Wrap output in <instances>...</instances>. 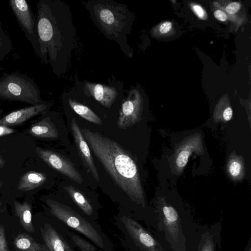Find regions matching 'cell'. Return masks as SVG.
Listing matches in <instances>:
<instances>
[{
  "instance_id": "1",
  "label": "cell",
  "mask_w": 251,
  "mask_h": 251,
  "mask_svg": "<svg viewBox=\"0 0 251 251\" xmlns=\"http://www.w3.org/2000/svg\"><path fill=\"white\" fill-rule=\"evenodd\" d=\"M36 17L41 61L50 64L53 74L60 77L68 70L76 43L71 9L61 0H40Z\"/></svg>"
},
{
  "instance_id": "2",
  "label": "cell",
  "mask_w": 251,
  "mask_h": 251,
  "mask_svg": "<svg viewBox=\"0 0 251 251\" xmlns=\"http://www.w3.org/2000/svg\"><path fill=\"white\" fill-rule=\"evenodd\" d=\"M81 132L90 150L113 181L129 197L142 208L146 206L144 191L136 164L117 142L86 128Z\"/></svg>"
},
{
  "instance_id": "3",
  "label": "cell",
  "mask_w": 251,
  "mask_h": 251,
  "mask_svg": "<svg viewBox=\"0 0 251 251\" xmlns=\"http://www.w3.org/2000/svg\"><path fill=\"white\" fill-rule=\"evenodd\" d=\"M83 3L100 32L108 40L115 42L127 57L132 58L133 51L127 37L133 16L126 5L113 0H91Z\"/></svg>"
},
{
  "instance_id": "4",
  "label": "cell",
  "mask_w": 251,
  "mask_h": 251,
  "mask_svg": "<svg viewBox=\"0 0 251 251\" xmlns=\"http://www.w3.org/2000/svg\"><path fill=\"white\" fill-rule=\"evenodd\" d=\"M46 203L50 212L61 222L80 232L102 251H112L107 238L95 221L55 200L47 199Z\"/></svg>"
},
{
  "instance_id": "5",
  "label": "cell",
  "mask_w": 251,
  "mask_h": 251,
  "mask_svg": "<svg viewBox=\"0 0 251 251\" xmlns=\"http://www.w3.org/2000/svg\"><path fill=\"white\" fill-rule=\"evenodd\" d=\"M0 99L31 105L44 102L41 97L40 90L33 79L18 72L4 74L0 77Z\"/></svg>"
},
{
  "instance_id": "6",
  "label": "cell",
  "mask_w": 251,
  "mask_h": 251,
  "mask_svg": "<svg viewBox=\"0 0 251 251\" xmlns=\"http://www.w3.org/2000/svg\"><path fill=\"white\" fill-rule=\"evenodd\" d=\"M82 98L109 109L125 98L124 86L119 80L109 79L108 82L97 83L84 80L77 81L73 87Z\"/></svg>"
},
{
  "instance_id": "7",
  "label": "cell",
  "mask_w": 251,
  "mask_h": 251,
  "mask_svg": "<svg viewBox=\"0 0 251 251\" xmlns=\"http://www.w3.org/2000/svg\"><path fill=\"white\" fill-rule=\"evenodd\" d=\"M158 226L174 251H186L181 220L176 210L161 201L157 206Z\"/></svg>"
},
{
  "instance_id": "8",
  "label": "cell",
  "mask_w": 251,
  "mask_h": 251,
  "mask_svg": "<svg viewBox=\"0 0 251 251\" xmlns=\"http://www.w3.org/2000/svg\"><path fill=\"white\" fill-rule=\"evenodd\" d=\"M8 3L25 36L41 60L37 20L31 8L25 0H10Z\"/></svg>"
},
{
  "instance_id": "9",
  "label": "cell",
  "mask_w": 251,
  "mask_h": 251,
  "mask_svg": "<svg viewBox=\"0 0 251 251\" xmlns=\"http://www.w3.org/2000/svg\"><path fill=\"white\" fill-rule=\"evenodd\" d=\"M119 227L126 239H130L142 251H163L157 241L138 221L132 217L124 215L117 218Z\"/></svg>"
},
{
  "instance_id": "10",
  "label": "cell",
  "mask_w": 251,
  "mask_h": 251,
  "mask_svg": "<svg viewBox=\"0 0 251 251\" xmlns=\"http://www.w3.org/2000/svg\"><path fill=\"white\" fill-rule=\"evenodd\" d=\"M124 98L119 111L117 126L126 129L138 123L141 119L142 100L136 88L131 86Z\"/></svg>"
},
{
  "instance_id": "11",
  "label": "cell",
  "mask_w": 251,
  "mask_h": 251,
  "mask_svg": "<svg viewBox=\"0 0 251 251\" xmlns=\"http://www.w3.org/2000/svg\"><path fill=\"white\" fill-rule=\"evenodd\" d=\"M35 151L50 168L79 184L83 182V178L78 170L66 157L53 151L39 147L36 148Z\"/></svg>"
},
{
  "instance_id": "12",
  "label": "cell",
  "mask_w": 251,
  "mask_h": 251,
  "mask_svg": "<svg viewBox=\"0 0 251 251\" xmlns=\"http://www.w3.org/2000/svg\"><path fill=\"white\" fill-rule=\"evenodd\" d=\"M71 129L79 155L86 170L92 174L95 179L99 182V176L90 149L75 117H73L71 120Z\"/></svg>"
},
{
  "instance_id": "13",
  "label": "cell",
  "mask_w": 251,
  "mask_h": 251,
  "mask_svg": "<svg viewBox=\"0 0 251 251\" xmlns=\"http://www.w3.org/2000/svg\"><path fill=\"white\" fill-rule=\"evenodd\" d=\"M50 106V102L44 101L13 111L0 119V126H7L21 124L31 118L45 113Z\"/></svg>"
},
{
  "instance_id": "14",
  "label": "cell",
  "mask_w": 251,
  "mask_h": 251,
  "mask_svg": "<svg viewBox=\"0 0 251 251\" xmlns=\"http://www.w3.org/2000/svg\"><path fill=\"white\" fill-rule=\"evenodd\" d=\"M203 151L201 137L199 134H195L188 138L178 149L176 157V166L178 170H181L186 165L189 157L193 152L198 154Z\"/></svg>"
},
{
  "instance_id": "15",
  "label": "cell",
  "mask_w": 251,
  "mask_h": 251,
  "mask_svg": "<svg viewBox=\"0 0 251 251\" xmlns=\"http://www.w3.org/2000/svg\"><path fill=\"white\" fill-rule=\"evenodd\" d=\"M42 238L49 251H73L68 244L50 224L40 228Z\"/></svg>"
},
{
  "instance_id": "16",
  "label": "cell",
  "mask_w": 251,
  "mask_h": 251,
  "mask_svg": "<svg viewBox=\"0 0 251 251\" xmlns=\"http://www.w3.org/2000/svg\"><path fill=\"white\" fill-rule=\"evenodd\" d=\"M70 108L87 121L97 125H101V119L89 106L80 102L70 89L62 95Z\"/></svg>"
},
{
  "instance_id": "17",
  "label": "cell",
  "mask_w": 251,
  "mask_h": 251,
  "mask_svg": "<svg viewBox=\"0 0 251 251\" xmlns=\"http://www.w3.org/2000/svg\"><path fill=\"white\" fill-rule=\"evenodd\" d=\"M64 189L85 217L93 221L97 219V211L93 205L82 193L71 185L64 187Z\"/></svg>"
},
{
  "instance_id": "18",
  "label": "cell",
  "mask_w": 251,
  "mask_h": 251,
  "mask_svg": "<svg viewBox=\"0 0 251 251\" xmlns=\"http://www.w3.org/2000/svg\"><path fill=\"white\" fill-rule=\"evenodd\" d=\"M28 133L40 138L56 139L58 136V130L50 117H46L33 124Z\"/></svg>"
},
{
  "instance_id": "19",
  "label": "cell",
  "mask_w": 251,
  "mask_h": 251,
  "mask_svg": "<svg viewBox=\"0 0 251 251\" xmlns=\"http://www.w3.org/2000/svg\"><path fill=\"white\" fill-rule=\"evenodd\" d=\"M47 179V175L44 173L29 171L21 176L17 189L22 191L32 190L40 187Z\"/></svg>"
},
{
  "instance_id": "20",
  "label": "cell",
  "mask_w": 251,
  "mask_h": 251,
  "mask_svg": "<svg viewBox=\"0 0 251 251\" xmlns=\"http://www.w3.org/2000/svg\"><path fill=\"white\" fill-rule=\"evenodd\" d=\"M14 211L22 227L28 232L34 233L35 229L32 220V207L27 202H21L16 200L14 202Z\"/></svg>"
},
{
  "instance_id": "21",
  "label": "cell",
  "mask_w": 251,
  "mask_h": 251,
  "mask_svg": "<svg viewBox=\"0 0 251 251\" xmlns=\"http://www.w3.org/2000/svg\"><path fill=\"white\" fill-rule=\"evenodd\" d=\"M13 244L18 251H47L46 246L37 243L30 235L20 233L14 238Z\"/></svg>"
},
{
  "instance_id": "22",
  "label": "cell",
  "mask_w": 251,
  "mask_h": 251,
  "mask_svg": "<svg viewBox=\"0 0 251 251\" xmlns=\"http://www.w3.org/2000/svg\"><path fill=\"white\" fill-rule=\"evenodd\" d=\"M12 49V40L0 22V63L11 51Z\"/></svg>"
},
{
  "instance_id": "23",
  "label": "cell",
  "mask_w": 251,
  "mask_h": 251,
  "mask_svg": "<svg viewBox=\"0 0 251 251\" xmlns=\"http://www.w3.org/2000/svg\"><path fill=\"white\" fill-rule=\"evenodd\" d=\"M68 236L70 240L74 243L81 251H96L97 247L82 237L75 234L74 233L68 232Z\"/></svg>"
},
{
  "instance_id": "24",
  "label": "cell",
  "mask_w": 251,
  "mask_h": 251,
  "mask_svg": "<svg viewBox=\"0 0 251 251\" xmlns=\"http://www.w3.org/2000/svg\"><path fill=\"white\" fill-rule=\"evenodd\" d=\"M216 244L213 235L206 232L201 235L198 251H215Z\"/></svg>"
},
{
  "instance_id": "25",
  "label": "cell",
  "mask_w": 251,
  "mask_h": 251,
  "mask_svg": "<svg viewBox=\"0 0 251 251\" xmlns=\"http://www.w3.org/2000/svg\"><path fill=\"white\" fill-rule=\"evenodd\" d=\"M0 251H9L4 226L0 224Z\"/></svg>"
},
{
  "instance_id": "26",
  "label": "cell",
  "mask_w": 251,
  "mask_h": 251,
  "mask_svg": "<svg viewBox=\"0 0 251 251\" xmlns=\"http://www.w3.org/2000/svg\"><path fill=\"white\" fill-rule=\"evenodd\" d=\"M241 169V164L235 161L230 164L229 168V172L233 176H238L240 173Z\"/></svg>"
},
{
  "instance_id": "27",
  "label": "cell",
  "mask_w": 251,
  "mask_h": 251,
  "mask_svg": "<svg viewBox=\"0 0 251 251\" xmlns=\"http://www.w3.org/2000/svg\"><path fill=\"white\" fill-rule=\"evenodd\" d=\"M241 4L238 2H232L229 3L226 8V11L230 14H233L237 13L240 9Z\"/></svg>"
},
{
  "instance_id": "28",
  "label": "cell",
  "mask_w": 251,
  "mask_h": 251,
  "mask_svg": "<svg viewBox=\"0 0 251 251\" xmlns=\"http://www.w3.org/2000/svg\"><path fill=\"white\" fill-rule=\"evenodd\" d=\"M193 10L196 14L201 19L205 20L207 18V15L203 8L198 4L193 5Z\"/></svg>"
},
{
  "instance_id": "29",
  "label": "cell",
  "mask_w": 251,
  "mask_h": 251,
  "mask_svg": "<svg viewBox=\"0 0 251 251\" xmlns=\"http://www.w3.org/2000/svg\"><path fill=\"white\" fill-rule=\"evenodd\" d=\"M172 24L170 22H166L163 23L159 28V30L162 33H166L168 32L172 28Z\"/></svg>"
},
{
  "instance_id": "30",
  "label": "cell",
  "mask_w": 251,
  "mask_h": 251,
  "mask_svg": "<svg viewBox=\"0 0 251 251\" xmlns=\"http://www.w3.org/2000/svg\"><path fill=\"white\" fill-rule=\"evenodd\" d=\"M14 130L8 126H0V137L11 134Z\"/></svg>"
},
{
  "instance_id": "31",
  "label": "cell",
  "mask_w": 251,
  "mask_h": 251,
  "mask_svg": "<svg viewBox=\"0 0 251 251\" xmlns=\"http://www.w3.org/2000/svg\"><path fill=\"white\" fill-rule=\"evenodd\" d=\"M214 16L217 19L221 21H225L227 18L226 14L220 10H217L215 11Z\"/></svg>"
},
{
  "instance_id": "32",
  "label": "cell",
  "mask_w": 251,
  "mask_h": 251,
  "mask_svg": "<svg viewBox=\"0 0 251 251\" xmlns=\"http://www.w3.org/2000/svg\"><path fill=\"white\" fill-rule=\"evenodd\" d=\"M232 116V110L231 107H228L224 110L223 117L225 120L229 121Z\"/></svg>"
},
{
  "instance_id": "33",
  "label": "cell",
  "mask_w": 251,
  "mask_h": 251,
  "mask_svg": "<svg viewBox=\"0 0 251 251\" xmlns=\"http://www.w3.org/2000/svg\"><path fill=\"white\" fill-rule=\"evenodd\" d=\"M5 164V161L0 157V168L2 167Z\"/></svg>"
},
{
  "instance_id": "34",
  "label": "cell",
  "mask_w": 251,
  "mask_h": 251,
  "mask_svg": "<svg viewBox=\"0 0 251 251\" xmlns=\"http://www.w3.org/2000/svg\"><path fill=\"white\" fill-rule=\"evenodd\" d=\"M3 182L1 180H0V189L1 188L2 185H3Z\"/></svg>"
},
{
  "instance_id": "35",
  "label": "cell",
  "mask_w": 251,
  "mask_h": 251,
  "mask_svg": "<svg viewBox=\"0 0 251 251\" xmlns=\"http://www.w3.org/2000/svg\"><path fill=\"white\" fill-rule=\"evenodd\" d=\"M247 251H251V248L250 247L248 248Z\"/></svg>"
},
{
  "instance_id": "36",
  "label": "cell",
  "mask_w": 251,
  "mask_h": 251,
  "mask_svg": "<svg viewBox=\"0 0 251 251\" xmlns=\"http://www.w3.org/2000/svg\"><path fill=\"white\" fill-rule=\"evenodd\" d=\"M1 204H2V202L0 200V207L1 206Z\"/></svg>"
},
{
  "instance_id": "37",
  "label": "cell",
  "mask_w": 251,
  "mask_h": 251,
  "mask_svg": "<svg viewBox=\"0 0 251 251\" xmlns=\"http://www.w3.org/2000/svg\"><path fill=\"white\" fill-rule=\"evenodd\" d=\"M47 251H49V250H48Z\"/></svg>"
}]
</instances>
